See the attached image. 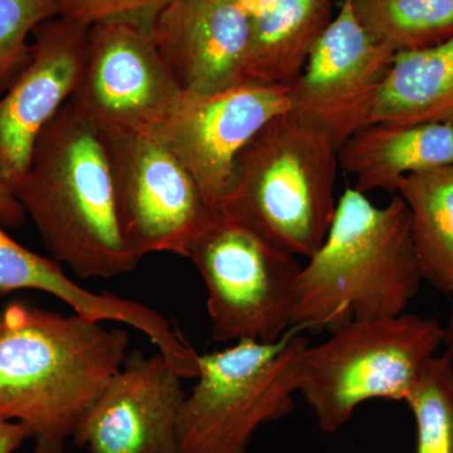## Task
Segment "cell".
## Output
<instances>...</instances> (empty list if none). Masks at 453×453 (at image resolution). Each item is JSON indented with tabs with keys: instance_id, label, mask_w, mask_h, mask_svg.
<instances>
[{
	"instance_id": "cell-9",
	"label": "cell",
	"mask_w": 453,
	"mask_h": 453,
	"mask_svg": "<svg viewBox=\"0 0 453 453\" xmlns=\"http://www.w3.org/2000/svg\"><path fill=\"white\" fill-rule=\"evenodd\" d=\"M186 97L150 32L127 23L89 28L85 65L68 104L98 135H154Z\"/></svg>"
},
{
	"instance_id": "cell-10",
	"label": "cell",
	"mask_w": 453,
	"mask_h": 453,
	"mask_svg": "<svg viewBox=\"0 0 453 453\" xmlns=\"http://www.w3.org/2000/svg\"><path fill=\"white\" fill-rule=\"evenodd\" d=\"M395 53L372 40L351 0L342 5L288 88L290 111L339 148L371 121Z\"/></svg>"
},
{
	"instance_id": "cell-2",
	"label": "cell",
	"mask_w": 453,
	"mask_h": 453,
	"mask_svg": "<svg viewBox=\"0 0 453 453\" xmlns=\"http://www.w3.org/2000/svg\"><path fill=\"white\" fill-rule=\"evenodd\" d=\"M422 280L403 198L377 207L348 188L324 243L301 268L291 326L333 332L403 314Z\"/></svg>"
},
{
	"instance_id": "cell-19",
	"label": "cell",
	"mask_w": 453,
	"mask_h": 453,
	"mask_svg": "<svg viewBox=\"0 0 453 453\" xmlns=\"http://www.w3.org/2000/svg\"><path fill=\"white\" fill-rule=\"evenodd\" d=\"M399 196L410 211L411 234L423 280L453 290V164L402 179Z\"/></svg>"
},
{
	"instance_id": "cell-21",
	"label": "cell",
	"mask_w": 453,
	"mask_h": 453,
	"mask_svg": "<svg viewBox=\"0 0 453 453\" xmlns=\"http://www.w3.org/2000/svg\"><path fill=\"white\" fill-rule=\"evenodd\" d=\"M417 427L416 453H453V362L436 356L405 399Z\"/></svg>"
},
{
	"instance_id": "cell-11",
	"label": "cell",
	"mask_w": 453,
	"mask_h": 453,
	"mask_svg": "<svg viewBox=\"0 0 453 453\" xmlns=\"http://www.w3.org/2000/svg\"><path fill=\"white\" fill-rule=\"evenodd\" d=\"M288 111V88L243 83L213 96H187L154 135L183 164L203 198L219 214L238 155L268 121Z\"/></svg>"
},
{
	"instance_id": "cell-4",
	"label": "cell",
	"mask_w": 453,
	"mask_h": 453,
	"mask_svg": "<svg viewBox=\"0 0 453 453\" xmlns=\"http://www.w3.org/2000/svg\"><path fill=\"white\" fill-rule=\"evenodd\" d=\"M338 148L294 112L268 121L237 159L219 214L310 258L335 217Z\"/></svg>"
},
{
	"instance_id": "cell-5",
	"label": "cell",
	"mask_w": 453,
	"mask_h": 453,
	"mask_svg": "<svg viewBox=\"0 0 453 453\" xmlns=\"http://www.w3.org/2000/svg\"><path fill=\"white\" fill-rule=\"evenodd\" d=\"M443 342L436 319L403 312L350 321L306 349L299 393L319 428L335 434L366 402H405Z\"/></svg>"
},
{
	"instance_id": "cell-12",
	"label": "cell",
	"mask_w": 453,
	"mask_h": 453,
	"mask_svg": "<svg viewBox=\"0 0 453 453\" xmlns=\"http://www.w3.org/2000/svg\"><path fill=\"white\" fill-rule=\"evenodd\" d=\"M183 380L159 351H133L83 417L73 442L88 453H181Z\"/></svg>"
},
{
	"instance_id": "cell-20",
	"label": "cell",
	"mask_w": 453,
	"mask_h": 453,
	"mask_svg": "<svg viewBox=\"0 0 453 453\" xmlns=\"http://www.w3.org/2000/svg\"><path fill=\"white\" fill-rule=\"evenodd\" d=\"M372 40L395 53L437 46L453 37V0H351Z\"/></svg>"
},
{
	"instance_id": "cell-3",
	"label": "cell",
	"mask_w": 453,
	"mask_h": 453,
	"mask_svg": "<svg viewBox=\"0 0 453 453\" xmlns=\"http://www.w3.org/2000/svg\"><path fill=\"white\" fill-rule=\"evenodd\" d=\"M56 261L82 279H110L138 267L122 235L111 168L96 133L65 104L33 149L14 192Z\"/></svg>"
},
{
	"instance_id": "cell-13",
	"label": "cell",
	"mask_w": 453,
	"mask_h": 453,
	"mask_svg": "<svg viewBox=\"0 0 453 453\" xmlns=\"http://www.w3.org/2000/svg\"><path fill=\"white\" fill-rule=\"evenodd\" d=\"M89 28L64 17L38 26L31 61L0 97V178L13 195L31 168L38 136L79 83Z\"/></svg>"
},
{
	"instance_id": "cell-14",
	"label": "cell",
	"mask_w": 453,
	"mask_h": 453,
	"mask_svg": "<svg viewBox=\"0 0 453 453\" xmlns=\"http://www.w3.org/2000/svg\"><path fill=\"white\" fill-rule=\"evenodd\" d=\"M150 35L186 96H213L247 83L251 18L238 0H172Z\"/></svg>"
},
{
	"instance_id": "cell-6",
	"label": "cell",
	"mask_w": 453,
	"mask_h": 453,
	"mask_svg": "<svg viewBox=\"0 0 453 453\" xmlns=\"http://www.w3.org/2000/svg\"><path fill=\"white\" fill-rule=\"evenodd\" d=\"M291 326L273 342L241 340L199 354V374L179 417L181 453H247L262 426L294 411L309 339Z\"/></svg>"
},
{
	"instance_id": "cell-24",
	"label": "cell",
	"mask_w": 453,
	"mask_h": 453,
	"mask_svg": "<svg viewBox=\"0 0 453 453\" xmlns=\"http://www.w3.org/2000/svg\"><path fill=\"white\" fill-rule=\"evenodd\" d=\"M26 217L22 205L0 178V222L9 226H19L25 223Z\"/></svg>"
},
{
	"instance_id": "cell-7",
	"label": "cell",
	"mask_w": 453,
	"mask_h": 453,
	"mask_svg": "<svg viewBox=\"0 0 453 453\" xmlns=\"http://www.w3.org/2000/svg\"><path fill=\"white\" fill-rule=\"evenodd\" d=\"M189 258L207 288L216 342H273L290 329L303 268L294 255L219 214Z\"/></svg>"
},
{
	"instance_id": "cell-25",
	"label": "cell",
	"mask_w": 453,
	"mask_h": 453,
	"mask_svg": "<svg viewBox=\"0 0 453 453\" xmlns=\"http://www.w3.org/2000/svg\"><path fill=\"white\" fill-rule=\"evenodd\" d=\"M27 440L31 437L25 426L0 418V453H14Z\"/></svg>"
},
{
	"instance_id": "cell-22",
	"label": "cell",
	"mask_w": 453,
	"mask_h": 453,
	"mask_svg": "<svg viewBox=\"0 0 453 453\" xmlns=\"http://www.w3.org/2000/svg\"><path fill=\"white\" fill-rule=\"evenodd\" d=\"M56 17V0H0V96L31 61L33 32Z\"/></svg>"
},
{
	"instance_id": "cell-27",
	"label": "cell",
	"mask_w": 453,
	"mask_h": 453,
	"mask_svg": "<svg viewBox=\"0 0 453 453\" xmlns=\"http://www.w3.org/2000/svg\"><path fill=\"white\" fill-rule=\"evenodd\" d=\"M238 2L243 3L244 5H249L250 3L253 2V0H238Z\"/></svg>"
},
{
	"instance_id": "cell-1",
	"label": "cell",
	"mask_w": 453,
	"mask_h": 453,
	"mask_svg": "<svg viewBox=\"0 0 453 453\" xmlns=\"http://www.w3.org/2000/svg\"><path fill=\"white\" fill-rule=\"evenodd\" d=\"M129 335L23 301L0 308V418L20 423L35 453L68 441L127 356Z\"/></svg>"
},
{
	"instance_id": "cell-18",
	"label": "cell",
	"mask_w": 453,
	"mask_h": 453,
	"mask_svg": "<svg viewBox=\"0 0 453 453\" xmlns=\"http://www.w3.org/2000/svg\"><path fill=\"white\" fill-rule=\"evenodd\" d=\"M372 122L453 124V37L429 49L395 53Z\"/></svg>"
},
{
	"instance_id": "cell-17",
	"label": "cell",
	"mask_w": 453,
	"mask_h": 453,
	"mask_svg": "<svg viewBox=\"0 0 453 453\" xmlns=\"http://www.w3.org/2000/svg\"><path fill=\"white\" fill-rule=\"evenodd\" d=\"M336 0H253L246 82L288 88L333 20Z\"/></svg>"
},
{
	"instance_id": "cell-16",
	"label": "cell",
	"mask_w": 453,
	"mask_h": 453,
	"mask_svg": "<svg viewBox=\"0 0 453 453\" xmlns=\"http://www.w3.org/2000/svg\"><path fill=\"white\" fill-rule=\"evenodd\" d=\"M339 166L365 193H396L402 179L453 164V124L390 125L372 122L338 150Z\"/></svg>"
},
{
	"instance_id": "cell-26",
	"label": "cell",
	"mask_w": 453,
	"mask_h": 453,
	"mask_svg": "<svg viewBox=\"0 0 453 453\" xmlns=\"http://www.w3.org/2000/svg\"><path fill=\"white\" fill-rule=\"evenodd\" d=\"M443 344L447 348L446 353L449 354L453 362V310L449 324L445 327V342H443Z\"/></svg>"
},
{
	"instance_id": "cell-28",
	"label": "cell",
	"mask_w": 453,
	"mask_h": 453,
	"mask_svg": "<svg viewBox=\"0 0 453 453\" xmlns=\"http://www.w3.org/2000/svg\"><path fill=\"white\" fill-rule=\"evenodd\" d=\"M449 295H451V296H452V299H453V290L451 291V294H449Z\"/></svg>"
},
{
	"instance_id": "cell-23",
	"label": "cell",
	"mask_w": 453,
	"mask_h": 453,
	"mask_svg": "<svg viewBox=\"0 0 453 453\" xmlns=\"http://www.w3.org/2000/svg\"><path fill=\"white\" fill-rule=\"evenodd\" d=\"M172 0H56L59 17L89 27L127 23L150 32L155 18Z\"/></svg>"
},
{
	"instance_id": "cell-8",
	"label": "cell",
	"mask_w": 453,
	"mask_h": 453,
	"mask_svg": "<svg viewBox=\"0 0 453 453\" xmlns=\"http://www.w3.org/2000/svg\"><path fill=\"white\" fill-rule=\"evenodd\" d=\"M98 135V134H97ZM116 210L131 251L189 258L199 237L219 219L162 140L149 134H103Z\"/></svg>"
},
{
	"instance_id": "cell-15",
	"label": "cell",
	"mask_w": 453,
	"mask_h": 453,
	"mask_svg": "<svg viewBox=\"0 0 453 453\" xmlns=\"http://www.w3.org/2000/svg\"><path fill=\"white\" fill-rule=\"evenodd\" d=\"M19 290L46 292L64 301L74 314L101 323L115 321L138 330L178 371H186L195 362V349L173 330L162 314L110 292L96 294L83 288L65 275L58 264L29 251L0 226V296Z\"/></svg>"
}]
</instances>
